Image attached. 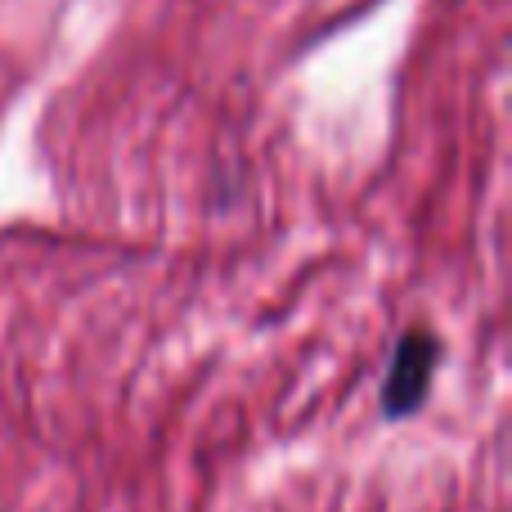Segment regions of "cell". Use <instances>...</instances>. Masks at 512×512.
Returning a JSON list of instances; mask_svg holds the SVG:
<instances>
[{"label":"cell","instance_id":"6da1fadb","mask_svg":"<svg viewBox=\"0 0 512 512\" xmlns=\"http://www.w3.org/2000/svg\"><path fill=\"white\" fill-rule=\"evenodd\" d=\"M436 364H441V342L427 328H409L396 342L382 378V418H409L423 409L427 391H432Z\"/></svg>","mask_w":512,"mask_h":512}]
</instances>
